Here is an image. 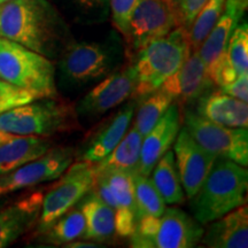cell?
<instances>
[{"instance_id": "16", "label": "cell", "mask_w": 248, "mask_h": 248, "mask_svg": "<svg viewBox=\"0 0 248 248\" xmlns=\"http://www.w3.org/2000/svg\"><path fill=\"white\" fill-rule=\"evenodd\" d=\"M136 106V101L128 102L115 115L99 126L86 142L80 155V161L95 164L107 157L128 131Z\"/></svg>"}, {"instance_id": "8", "label": "cell", "mask_w": 248, "mask_h": 248, "mask_svg": "<svg viewBox=\"0 0 248 248\" xmlns=\"http://www.w3.org/2000/svg\"><path fill=\"white\" fill-rule=\"evenodd\" d=\"M184 126L201 147L233 162L247 167V128H228L204 119L191 109L184 111Z\"/></svg>"}, {"instance_id": "19", "label": "cell", "mask_w": 248, "mask_h": 248, "mask_svg": "<svg viewBox=\"0 0 248 248\" xmlns=\"http://www.w3.org/2000/svg\"><path fill=\"white\" fill-rule=\"evenodd\" d=\"M248 6V0H226L221 16L198 49L208 74L225 51L226 44L235 27L240 22ZM210 77V76H209Z\"/></svg>"}, {"instance_id": "39", "label": "cell", "mask_w": 248, "mask_h": 248, "mask_svg": "<svg viewBox=\"0 0 248 248\" xmlns=\"http://www.w3.org/2000/svg\"><path fill=\"white\" fill-rule=\"evenodd\" d=\"M0 202H1V201H0Z\"/></svg>"}, {"instance_id": "3", "label": "cell", "mask_w": 248, "mask_h": 248, "mask_svg": "<svg viewBox=\"0 0 248 248\" xmlns=\"http://www.w3.org/2000/svg\"><path fill=\"white\" fill-rule=\"evenodd\" d=\"M190 54L188 33L183 27H176L166 36L142 47L135 55L137 85L132 98L140 100L156 91L182 67Z\"/></svg>"}, {"instance_id": "23", "label": "cell", "mask_w": 248, "mask_h": 248, "mask_svg": "<svg viewBox=\"0 0 248 248\" xmlns=\"http://www.w3.org/2000/svg\"><path fill=\"white\" fill-rule=\"evenodd\" d=\"M79 202L85 218L83 239L95 243H106L111 239L115 234V210L102 201L93 190Z\"/></svg>"}, {"instance_id": "6", "label": "cell", "mask_w": 248, "mask_h": 248, "mask_svg": "<svg viewBox=\"0 0 248 248\" xmlns=\"http://www.w3.org/2000/svg\"><path fill=\"white\" fill-rule=\"evenodd\" d=\"M120 59V48L113 43H69L60 54L61 79L74 88L91 84L113 73Z\"/></svg>"}, {"instance_id": "27", "label": "cell", "mask_w": 248, "mask_h": 248, "mask_svg": "<svg viewBox=\"0 0 248 248\" xmlns=\"http://www.w3.org/2000/svg\"><path fill=\"white\" fill-rule=\"evenodd\" d=\"M84 230V215L78 207H73L61 217H59L42 235L47 244L63 246L64 244L82 238Z\"/></svg>"}, {"instance_id": "11", "label": "cell", "mask_w": 248, "mask_h": 248, "mask_svg": "<svg viewBox=\"0 0 248 248\" xmlns=\"http://www.w3.org/2000/svg\"><path fill=\"white\" fill-rule=\"evenodd\" d=\"M137 71L133 63L113 71L84 95L76 107V115L97 119L133 97Z\"/></svg>"}, {"instance_id": "9", "label": "cell", "mask_w": 248, "mask_h": 248, "mask_svg": "<svg viewBox=\"0 0 248 248\" xmlns=\"http://www.w3.org/2000/svg\"><path fill=\"white\" fill-rule=\"evenodd\" d=\"M176 27L178 26L172 0H139L125 37L126 53L133 58L142 47Z\"/></svg>"}, {"instance_id": "7", "label": "cell", "mask_w": 248, "mask_h": 248, "mask_svg": "<svg viewBox=\"0 0 248 248\" xmlns=\"http://www.w3.org/2000/svg\"><path fill=\"white\" fill-rule=\"evenodd\" d=\"M94 164L78 161L71 164L57 185L44 194L37 222V234L47 230L59 217L75 207L94 185Z\"/></svg>"}, {"instance_id": "33", "label": "cell", "mask_w": 248, "mask_h": 248, "mask_svg": "<svg viewBox=\"0 0 248 248\" xmlns=\"http://www.w3.org/2000/svg\"><path fill=\"white\" fill-rule=\"evenodd\" d=\"M206 2L207 0H172L177 26L188 30L195 16Z\"/></svg>"}, {"instance_id": "34", "label": "cell", "mask_w": 248, "mask_h": 248, "mask_svg": "<svg viewBox=\"0 0 248 248\" xmlns=\"http://www.w3.org/2000/svg\"><path fill=\"white\" fill-rule=\"evenodd\" d=\"M69 2L77 13L91 20L104 18L109 5V0H69Z\"/></svg>"}, {"instance_id": "38", "label": "cell", "mask_w": 248, "mask_h": 248, "mask_svg": "<svg viewBox=\"0 0 248 248\" xmlns=\"http://www.w3.org/2000/svg\"><path fill=\"white\" fill-rule=\"evenodd\" d=\"M6 1H8V0H0V5L4 4V2H6Z\"/></svg>"}, {"instance_id": "18", "label": "cell", "mask_w": 248, "mask_h": 248, "mask_svg": "<svg viewBox=\"0 0 248 248\" xmlns=\"http://www.w3.org/2000/svg\"><path fill=\"white\" fill-rule=\"evenodd\" d=\"M132 175L119 170L95 172L106 183L115 201V234L121 238H129L137 224Z\"/></svg>"}, {"instance_id": "1", "label": "cell", "mask_w": 248, "mask_h": 248, "mask_svg": "<svg viewBox=\"0 0 248 248\" xmlns=\"http://www.w3.org/2000/svg\"><path fill=\"white\" fill-rule=\"evenodd\" d=\"M0 37L48 59L69 44V28L48 0H8L0 5Z\"/></svg>"}, {"instance_id": "32", "label": "cell", "mask_w": 248, "mask_h": 248, "mask_svg": "<svg viewBox=\"0 0 248 248\" xmlns=\"http://www.w3.org/2000/svg\"><path fill=\"white\" fill-rule=\"evenodd\" d=\"M139 0H109L114 26L125 38L129 31L130 18Z\"/></svg>"}, {"instance_id": "13", "label": "cell", "mask_w": 248, "mask_h": 248, "mask_svg": "<svg viewBox=\"0 0 248 248\" xmlns=\"http://www.w3.org/2000/svg\"><path fill=\"white\" fill-rule=\"evenodd\" d=\"M214 85L198 51L191 52L182 67L162 83L159 89L181 108L198 99Z\"/></svg>"}, {"instance_id": "22", "label": "cell", "mask_w": 248, "mask_h": 248, "mask_svg": "<svg viewBox=\"0 0 248 248\" xmlns=\"http://www.w3.org/2000/svg\"><path fill=\"white\" fill-rule=\"evenodd\" d=\"M197 113L204 119L228 128H247V102L218 91L206 92L198 99Z\"/></svg>"}, {"instance_id": "17", "label": "cell", "mask_w": 248, "mask_h": 248, "mask_svg": "<svg viewBox=\"0 0 248 248\" xmlns=\"http://www.w3.org/2000/svg\"><path fill=\"white\" fill-rule=\"evenodd\" d=\"M44 193L36 191L0 209V248L7 247L35 228L38 222Z\"/></svg>"}, {"instance_id": "14", "label": "cell", "mask_w": 248, "mask_h": 248, "mask_svg": "<svg viewBox=\"0 0 248 248\" xmlns=\"http://www.w3.org/2000/svg\"><path fill=\"white\" fill-rule=\"evenodd\" d=\"M203 228L179 208H166L159 217L148 248H191L200 243Z\"/></svg>"}, {"instance_id": "20", "label": "cell", "mask_w": 248, "mask_h": 248, "mask_svg": "<svg viewBox=\"0 0 248 248\" xmlns=\"http://www.w3.org/2000/svg\"><path fill=\"white\" fill-rule=\"evenodd\" d=\"M248 73V26L238 24L231 33L225 51L210 71L209 76L215 85L221 88Z\"/></svg>"}, {"instance_id": "12", "label": "cell", "mask_w": 248, "mask_h": 248, "mask_svg": "<svg viewBox=\"0 0 248 248\" xmlns=\"http://www.w3.org/2000/svg\"><path fill=\"white\" fill-rule=\"evenodd\" d=\"M173 155L183 190L191 199L202 185L217 156L201 147L185 126L179 130L173 142Z\"/></svg>"}, {"instance_id": "10", "label": "cell", "mask_w": 248, "mask_h": 248, "mask_svg": "<svg viewBox=\"0 0 248 248\" xmlns=\"http://www.w3.org/2000/svg\"><path fill=\"white\" fill-rule=\"evenodd\" d=\"M74 159V148L51 147L42 156L0 176V197L61 177Z\"/></svg>"}, {"instance_id": "28", "label": "cell", "mask_w": 248, "mask_h": 248, "mask_svg": "<svg viewBox=\"0 0 248 248\" xmlns=\"http://www.w3.org/2000/svg\"><path fill=\"white\" fill-rule=\"evenodd\" d=\"M132 181L137 221L141 217H160L162 215L166 209V202L148 176L135 172Z\"/></svg>"}, {"instance_id": "15", "label": "cell", "mask_w": 248, "mask_h": 248, "mask_svg": "<svg viewBox=\"0 0 248 248\" xmlns=\"http://www.w3.org/2000/svg\"><path fill=\"white\" fill-rule=\"evenodd\" d=\"M182 116L176 104L170 105L162 117L142 137L138 173L150 176L154 166L170 150L182 128Z\"/></svg>"}, {"instance_id": "5", "label": "cell", "mask_w": 248, "mask_h": 248, "mask_svg": "<svg viewBox=\"0 0 248 248\" xmlns=\"http://www.w3.org/2000/svg\"><path fill=\"white\" fill-rule=\"evenodd\" d=\"M76 111L57 98L33 100L0 113V132L49 137L76 126Z\"/></svg>"}, {"instance_id": "36", "label": "cell", "mask_w": 248, "mask_h": 248, "mask_svg": "<svg viewBox=\"0 0 248 248\" xmlns=\"http://www.w3.org/2000/svg\"><path fill=\"white\" fill-rule=\"evenodd\" d=\"M64 247L68 248H95V247H100L99 245L95 243V241H91V240H85V241H71V243H68L66 245H63Z\"/></svg>"}, {"instance_id": "30", "label": "cell", "mask_w": 248, "mask_h": 248, "mask_svg": "<svg viewBox=\"0 0 248 248\" xmlns=\"http://www.w3.org/2000/svg\"><path fill=\"white\" fill-rule=\"evenodd\" d=\"M226 0H207L200 12L188 28V40L191 52L198 51L203 40L208 36L216 21L221 16Z\"/></svg>"}, {"instance_id": "29", "label": "cell", "mask_w": 248, "mask_h": 248, "mask_svg": "<svg viewBox=\"0 0 248 248\" xmlns=\"http://www.w3.org/2000/svg\"><path fill=\"white\" fill-rule=\"evenodd\" d=\"M171 104L172 100L169 95L161 89H157L156 91L142 99V102L136 113L133 128L137 129L142 137L146 136Z\"/></svg>"}, {"instance_id": "24", "label": "cell", "mask_w": 248, "mask_h": 248, "mask_svg": "<svg viewBox=\"0 0 248 248\" xmlns=\"http://www.w3.org/2000/svg\"><path fill=\"white\" fill-rule=\"evenodd\" d=\"M51 147L48 137L15 136L0 146V176L42 156Z\"/></svg>"}, {"instance_id": "2", "label": "cell", "mask_w": 248, "mask_h": 248, "mask_svg": "<svg viewBox=\"0 0 248 248\" xmlns=\"http://www.w3.org/2000/svg\"><path fill=\"white\" fill-rule=\"evenodd\" d=\"M248 171L233 161L217 157L202 185L191 198V210L201 225L209 224L246 204Z\"/></svg>"}, {"instance_id": "35", "label": "cell", "mask_w": 248, "mask_h": 248, "mask_svg": "<svg viewBox=\"0 0 248 248\" xmlns=\"http://www.w3.org/2000/svg\"><path fill=\"white\" fill-rule=\"evenodd\" d=\"M222 92L241 101H248V73L237 77L233 82L219 88Z\"/></svg>"}, {"instance_id": "37", "label": "cell", "mask_w": 248, "mask_h": 248, "mask_svg": "<svg viewBox=\"0 0 248 248\" xmlns=\"http://www.w3.org/2000/svg\"><path fill=\"white\" fill-rule=\"evenodd\" d=\"M15 136L13 135H9V133H4V132H0V146H1L2 144H5L6 141H8L9 139H12Z\"/></svg>"}, {"instance_id": "26", "label": "cell", "mask_w": 248, "mask_h": 248, "mask_svg": "<svg viewBox=\"0 0 248 248\" xmlns=\"http://www.w3.org/2000/svg\"><path fill=\"white\" fill-rule=\"evenodd\" d=\"M152 183L166 204H181L185 200V193L179 178L173 152L168 151L157 161L151 172Z\"/></svg>"}, {"instance_id": "4", "label": "cell", "mask_w": 248, "mask_h": 248, "mask_svg": "<svg viewBox=\"0 0 248 248\" xmlns=\"http://www.w3.org/2000/svg\"><path fill=\"white\" fill-rule=\"evenodd\" d=\"M0 79L32 93L37 99L58 98L51 59L0 37Z\"/></svg>"}, {"instance_id": "21", "label": "cell", "mask_w": 248, "mask_h": 248, "mask_svg": "<svg viewBox=\"0 0 248 248\" xmlns=\"http://www.w3.org/2000/svg\"><path fill=\"white\" fill-rule=\"evenodd\" d=\"M201 241L210 248L248 247V208L237 207L215 221L210 222Z\"/></svg>"}, {"instance_id": "31", "label": "cell", "mask_w": 248, "mask_h": 248, "mask_svg": "<svg viewBox=\"0 0 248 248\" xmlns=\"http://www.w3.org/2000/svg\"><path fill=\"white\" fill-rule=\"evenodd\" d=\"M33 100L37 98L32 93L0 79V113Z\"/></svg>"}, {"instance_id": "25", "label": "cell", "mask_w": 248, "mask_h": 248, "mask_svg": "<svg viewBox=\"0 0 248 248\" xmlns=\"http://www.w3.org/2000/svg\"><path fill=\"white\" fill-rule=\"evenodd\" d=\"M141 142L142 136L137 129L131 128L126 131L122 140L107 157L94 164V171L119 170L128 173L137 172L140 160Z\"/></svg>"}]
</instances>
